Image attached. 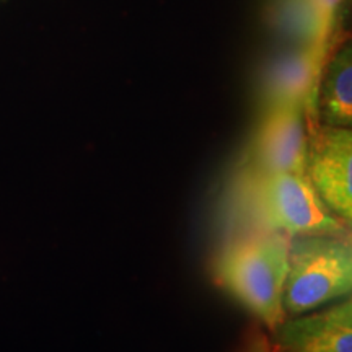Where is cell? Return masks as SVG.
Here are the masks:
<instances>
[{
    "label": "cell",
    "mask_w": 352,
    "mask_h": 352,
    "mask_svg": "<svg viewBox=\"0 0 352 352\" xmlns=\"http://www.w3.org/2000/svg\"><path fill=\"white\" fill-rule=\"evenodd\" d=\"M289 248V236L284 233H250L230 241L214 264L220 287L272 331L285 321L283 296Z\"/></svg>",
    "instance_id": "6da1fadb"
},
{
    "label": "cell",
    "mask_w": 352,
    "mask_h": 352,
    "mask_svg": "<svg viewBox=\"0 0 352 352\" xmlns=\"http://www.w3.org/2000/svg\"><path fill=\"white\" fill-rule=\"evenodd\" d=\"M245 197L258 222L287 236L341 235L344 223L329 212L307 173L250 170Z\"/></svg>",
    "instance_id": "7a4b0ae2"
},
{
    "label": "cell",
    "mask_w": 352,
    "mask_h": 352,
    "mask_svg": "<svg viewBox=\"0 0 352 352\" xmlns=\"http://www.w3.org/2000/svg\"><path fill=\"white\" fill-rule=\"evenodd\" d=\"M352 294V245L338 235H298L290 241L283 305L303 315Z\"/></svg>",
    "instance_id": "3957f363"
},
{
    "label": "cell",
    "mask_w": 352,
    "mask_h": 352,
    "mask_svg": "<svg viewBox=\"0 0 352 352\" xmlns=\"http://www.w3.org/2000/svg\"><path fill=\"white\" fill-rule=\"evenodd\" d=\"M307 175L329 212L352 227V129L310 122Z\"/></svg>",
    "instance_id": "277c9868"
},
{
    "label": "cell",
    "mask_w": 352,
    "mask_h": 352,
    "mask_svg": "<svg viewBox=\"0 0 352 352\" xmlns=\"http://www.w3.org/2000/svg\"><path fill=\"white\" fill-rule=\"evenodd\" d=\"M310 121L302 103L264 109L250 148V170L307 173Z\"/></svg>",
    "instance_id": "5b68a950"
},
{
    "label": "cell",
    "mask_w": 352,
    "mask_h": 352,
    "mask_svg": "<svg viewBox=\"0 0 352 352\" xmlns=\"http://www.w3.org/2000/svg\"><path fill=\"white\" fill-rule=\"evenodd\" d=\"M327 59L314 46L296 44L272 60L264 76V109L302 103L308 107V120L315 121L316 91Z\"/></svg>",
    "instance_id": "8992f818"
},
{
    "label": "cell",
    "mask_w": 352,
    "mask_h": 352,
    "mask_svg": "<svg viewBox=\"0 0 352 352\" xmlns=\"http://www.w3.org/2000/svg\"><path fill=\"white\" fill-rule=\"evenodd\" d=\"M276 331L284 352H352V294L336 305L285 320Z\"/></svg>",
    "instance_id": "52a82bcc"
},
{
    "label": "cell",
    "mask_w": 352,
    "mask_h": 352,
    "mask_svg": "<svg viewBox=\"0 0 352 352\" xmlns=\"http://www.w3.org/2000/svg\"><path fill=\"white\" fill-rule=\"evenodd\" d=\"M320 124L352 129V36L328 56L316 91Z\"/></svg>",
    "instance_id": "ba28073f"
},
{
    "label": "cell",
    "mask_w": 352,
    "mask_h": 352,
    "mask_svg": "<svg viewBox=\"0 0 352 352\" xmlns=\"http://www.w3.org/2000/svg\"><path fill=\"white\" fill-rule=\"evenodd\" d=\"M272 20L276 28L294 43L314 46L328 59L329 50L314 0H274Z\"/></svg>",
    "instance_id": "9c48e42d"
},
{
    "label": "cell",
    "mask_w": 352,
    "mask_h": 352,
    "mask_svg": "<svg viewBox=\"0 0 352 352\" xmlns=\"http://www.w3.org/2000/svg\"><path fill=\"white\" fill-rule=\"evenodd\" d=\"M314 3L321 21V32H323L324 43H327L328 50L331 51L344 0H314Z\"/></svg>",
    "instance_id": "30bf717a"
},
{
    "label": "cell",
    "mask_w": 352,
    "mask_h": 352,
    "mask_svg": "<svg viewBox=\"0 0 352 352\" xmlns=\"http://www.w3.org/2000/svg\"><path fill=\"white\" fill-rule=\"evenodd\" d=\"M351 245H352V241H351Z\"/></svg>",
    "instance_id": "8fae6325"
}]
</instances>
